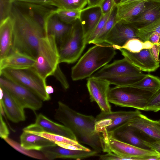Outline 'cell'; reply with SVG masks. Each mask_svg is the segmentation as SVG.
I'll list each match as a JSON object with an SVG mask.
<instances>
[{
  "label": "cell",
  "mask_w": 160,
  "mask_h": 160,
  "mask_svg": "<svg viewBox=\"0 0 160 160\" xmlns=\"http://www.w3.org/2000/svg\"><path fill=\"white\" fill-rule=\"evenodd\" d=\"M143 142L147 147L150 149L156 151L160 155V141H149L143 140ZM159 160H160V157Z\"/></svg>",
  "instance_id": "cell-43"
},
{
  "label": "cell",
  "mask_w": 160,
  "mask_h": 160,
  "mask_svg": "<svg viewBox=\"0 0 160 160\" xmlns=\"http://www.w3.org/2000/svg\"><path fill=\"white\" fill-rule=\"evenodd\" d=\"M0 1V20L1 22L10 16L13 2L12 0Z\"/></svg>",
  "instance_id": "cell-38"
},
{
  "label": "cell",
  "mask_w": 160,
  "mask_h": 160,
  "mask_svg": "<svg viewBox=\"0 0 160 160\" xmlns=\"http://www.w3.org/2000/svg\"><path fill=\"white\" fill-rule=\"evenodd\" d=\"M110 84L104 79L90 77L87 79V86L90 101L96 102L102 112H108L112 111L108 100Z\"/></svg>",
  "instance_id": "cell-12"
},
{
  "label": "cell",
  "mask_w": 160,
  "mask_h": 160,
  "mask_svg": "<svg viewBox=\"0 0 160 160\" xmlns=\"http://www.w3.org/2000/svg\"><path fill=\"white\" fill-rule=\"evenodd\" d=\"M9 134V129L2 118V115L0 113V136L1 138L5 139L8 138Z\"/></svg>",
  "instance_id": "cell-42"
},
{
  "label": "cell",
  "mask_w": 160,
  "mask_h": 160,
  "mask_svg": "<svg viewBox=\"0 0 160 160\" xmlns=\"http://www.w3.org/2000/svg\"><path fill=\"white\" fill-rule=\"evenodd\" d=\"M145 111L155 112L160 111V87L149 98Z\"/></svg>",
  "instance_id": "cell-37"
},
{
  "label": "cell",
  "mask_w": 160,
  "mask_h": 160,
  "mask_svg": "<svg viewBox=\"0 0 160 160\" xmlns=\"http://www.w3.org/2000/svg\"><path fill=\"white\" fill-rule=\"evenodd\" d=\"M154 44L148 41H143L138 38H133L128 41L120 49H124L132 52H138L144 49H150Z\"/></svg>",
  "instance_id": "cell-32"
},
{
  "label": "cell",
  "mask_w": 160,
  "mask_h": 160,
  "mask_svg": "<svg viewBox=\"0 0 160 160\" xmlns=\"http://www.w3.org/2000/svg\"><path fill=\"white\" fill-rule=\"evenodd\" d=\"M153 93L131 87L116 86L110 88L108 100L110 103L117 106L145 111Z\"/></svg>",
  "instance_id": "cell-6"
},
{
  "label": "cell",
  "mask_w": 160,
  "mask_h": 160,
  "mask_svg": "<svg viewBox=\"0 0 160 160\" xmlns=\"http://www.w3.org/2000/svg\"><path fill=\"white\" fill-rule=\"evenodd\" d=\"M104 0H88V4L87 7L91 8L99 6Z\"/></svg>",
  "instance_id": "cell-46"
},
{
  "label": "cell",
  "mask_w": 160,
  "mask_h": 160,
  "mask_svg": "<svg viewBox=\"0 0 160 160\" xmlns=\"http://www.w3.org/2000/svg\"><path fill=\"white\" fill-rule=\"evenodd\" d=\"M23 131L45 132L66 137L77 141L72 132L65 126L56 123L42 114L38 115L35 122L23 129Z\"/></svg>",
  "instance_id": "cell-13"
},
{
  "label": "cell",
  "mask_w": 160,
  "mask_h": 160,
  "mask_svg": "<svg viewBox=\"0 0 160 160\" xmlns=\"http://www.w3.org/2000/svg\"><path fill=\"white\" fill-rule=\"evenodd\" d=\"M142 71L124 58L107 64L93 74L90 77L100 79L118 76L139 74Z\"/></svg>",
  "instance_id": "cell-14"
},
{
  "label": "cell",
  "mask_w": 160,
  "mask_h": 160,
  "mask_svg": "<svg viewBox=\"0 0 160 160\" xmlns=\"http://www.w3.org/2000/svg\"><path fill=\"white\" fill-rule=\"evenodd\" d=\"M129 86L153 93L160 87V78L153 75L146 74L142 79Z\"/></svg>",
  "instance_id": "cell-29"
},
{
  "label": "cell",
  "mask_w": 160,
  "mask_h": 160,
  "mask_svg": "<svg viewBox=\"0 0 160 160\" xmlns=\"http://www.w3.org/2000/svg\"><path fill=\"white\" fill-rule=\"evenodd\" d=\"M81 11L58 8L55 12L62 21L67 24H71L79 19Z\"/></svg>",
  "instance_id": "cell-35"
},
{
  "label": "cell",
  "mask_w": 160,
  "mask_h": 160,
  "mask_svg": "<svg viewBox=\"0 0 160 160\" xmlns=\"http://www.w3.org/2000/svg\"><path fill=\"white\" fill-rule=\"evenodd\" d=\"M34 59L24 54L11 51L3 58L0 60V70L7 68H24L33 67Z\"/></svg>",
  "instance_id": "cell-26"
},
{
  "label": "cell",
  "mask_w": 160,
  "mask_h": 160,
  "mask_svg": "<svg viewBox=\"0 0 160 160\" xmlns=\"http://www.w3.org/2000/svg\"><path fill=\"white\" fill-rule=\"evenodd\" d=\"M102 15L99 6L86 7L81 10L79 20L87 44L89 37Z\"/></svg>",
  "instance_id": "cell-19"
},
{
  "label": "cell",
  "mask_w": 160,
  "mask_h": 160,
  "mask_svg": "<svg viewBox=\"0 0 160 160\" xmlns=\"http://www.w3.org/2000/svg\"><path fill=\"white\" fill-rule=\"evenodd\" d=\"M146 74L142 73L108 78L104 79L110 84L118 86H129L142 79Z\"/></svg>",
  "instance_id": "cell-30"
},
{
  "label": "cell",
  "mask_w": 160,
  "mask_h": 160,
  "mask_svg": "<svg viewBox=\"0 0 160 160\" xmlns=\"http://www.w3.org/2000/svg\"><path fill=\"white\" fill-rule=\"evenodd\" d=\"M119 50L124 58L142 71L153 72L160 66V62L156 60L150 49H144L135 53L122 48Z\"/></svg>",
  "instance_id": "cell-15"
},
{
  "label": "cell",
  "mask_w": 160,
  "mask_h": 160,
  "mask_svg": "<svg viewBox=\"0 0 160 160\" xmlns=\"http://www.w3.org/2000/svg\"><path fill=\"white\" fill-rule=\"evenodd\" d=\"M159 122H160V120H159Z\"/></svg>",
  "instance_id": "cell-53"
},
{
  "label": "cell",
  "mask_w": 160,
  "mask_h": 160,
  "mask_svg": "<svg viewBox=\"0 0 160 160\" xmlns=\"http://www.w3.org/2000/svg\"><path fill=\"white\" fill-rule=\"evenodd\" d=\"M13 22L12 51L26 55L35 60L45 30L31 20L13 3L10 16Z\"/></svg>",
  "instance_id": "cell-2"
},
{
  "label": "cell",
  "mask_w": 160,
  "mask_h": 160,
  "mask_svg": "<svg viewBox=\"0 0 160 160\" xmlns=\"http://www.w3.org/2000/svg\"><path fill=\"white\" fill-rule=\"evenodd\" d=\"M104 43L89 48L71 69V77L74 81L90 77L108 64L116 54L112 46Z\"/></svg>",
  "instance_id": "cell-3"
},
{
  "label": "cell",
  "mask_w": 160,
  "mask_h": 160,
  "mask_svg": "<svg viewBox=\"0 0 160 160\" xmlns=\"http://www.w3.org/2000/svg\"><path fill=\"white\" fill-rule=\"evenodd\" d=\"M13 3L45 32L48 18L58 8L50 3L16 1L13 2Z\"/></svg>",
  "instance_id": "cell-11"
},
{
  "label": "cell",
  "mask_w": 160,
  "mask_h": 160,
  "mask_svg": "<svg viewBox=\"0 0 160 160\" xmlns=\"http://www.w3.org/2000/svg\"><path fill=\"white\" fill-rule=\"evenodd\" d=\"M128 123L114 131L110 137L141 148L151 149L143 143V141L144 139L139 136L138 132L133 128L129 126Z\"/></svg>",
  "instance_id": "cell-23"
},
{
  "label": "cell",
  "mask_w": 160,
  "mask_h": 160,
  "mask_svg": "<svg viewBox=\"0 0 160 160\" xmlns=\"http://www.w3.org/2000/svg\"><path fill=\"white\" fill-rule=\"evenodd\" d=\"M133 38H138L137 29L130 23L117 22L108 33L104 43L112 46L115 49H118L128 41Z\"/></svg>",
  "instance_id": "cell-16"
},
{
  "label": "cell",
  "mask_w": 160,
  "mask_h": 160,
  "mask_svg": "<svg viewBox=\"0 0 160 160\" xmlns=\"http://www.w3.org/2000/svg\"><path fill=\"white\" fill-rule=\"evenodd\" d=\"M138 132L154 141H160V122L150 119L141 113L128 123Z\"/></svg>",
  "instance_id": "cell-18"
},
{
  "label": "cell",
  "mask_w": 160,
  "mask_h": 160,
  "mask_svg": "<svg viewBox=\"0 0 160 160\" xmlns=\"http://www.w3.org/2000/svg\"><path fill=\"white\" fill-rule=\"evenodd\" d=\"M142 0H121L120 2L118 4L126 3L132 2L140 1Z\"/></svg>",
  "instance_id": "cell-49"
},
{
  "label": "cell",
  "mask_w": 160,
  "mask_h": 160,
  "mask_svg": "<svg viewBox=\"0 0 160 160\" xmlns=\"http://www.w3.org/2000/svg\"><path fill=\"white\" fill-rule=\"evenodd\" d=\"M5 141L10 146L17 151L30 157L36 159L47 160L46 158L41 152L35 151V150L27 149L22 147L18 142L8 137L4 139Z\"/></svg>",
  "instance_id": "cell-36"
},
{
  "label": "cell",
  "mask_w": 160,
  "mask_h": 160,
  "mask_svg": "<svg viewBox=\"0 0 160 160\" xmlns=\"http://www.w3.org/2000/svg\"><path fill=\"white\" fill-rule=\"evenodd\" d=\"M154 1H156L157 2H160V0H153Z\"/></svg>",
  "instance_id": "cell-51"
},
{
  "label": "cell",
  "mask_w": 160,
  "mask_h": 160,
  "mask_svg": "<svg viewBox=\"0 0 160 160\" xmlns=\"http://www.w3.org/2000/svg\"><path fill=\"white\" fill-rule=\"evenodd\" d=\"M13 2L18 1L23 2H37L40 3H50L51 0H12Z\"/></svg>",
  "instance_id": "cell-47"
},
{
  "label": "cell",
  "mask_w": 160,
  "mask_h": 160,
  "mask_svg": "<svg viewBox=\"0 0 160 160\" xmlns=\"http://www.w3.org/2000/svg\"><path fill=\"white\" fill-rule=\"evenodd\" d=\"M52 76L59 82L65 90L68 89L69 85L65 75L61 70L59 64L58 65Z\"/></svg>",
  "instance_id": "cell-40"
},
{
  "label": "cell",
  "mask_w": 160,
  "mask_h": 160,
  "mask_svg": "<svg viewBox=\"0 0 160 160\" xmlns=\"http://www.w3.org/2000/svg\"><path fill=\"white\" fill-rule=\"evenodd\" d=\"M21 146L27 149L41 151L43 148L57 145L46 138L23 131L20 136Z\"/></svg>",
  "instance_id": "cell-27"
},
{
  "label": "cell",
  "mask_w": 160,
  "mask_h": 160,
  "mask_svg": "<svg viewBox=\"0 0 160 160\" xmlns=\"http://www.w3.org/2000/svg\"><path fill=\"white\" fill-rule=\"evenodd\" d=\"M153 32L160 35V17L148 25L137 29L138 38L144 41H148L150 36Z\"/></svg>",
  "instance_id": "cell-34"
},
{
  "label": "cell",
  "mask_w": 160,
  "mask_h": 160,
  "mask_svg": "<svg viewBox=\"0 0 160 160\" xmlns=\"http://www.w3.org/2000/svg\"><path fill=\"white\" fill-rule=\"evenodd\" d=\"M160 35L156 32H153L150 36L148 41L153 44L158 43L160 38Z\"/></svg>",
  "instance_id": "cell-45"
},
{
  "label": "cell",
  "mask_w": 160,
  "mask_h": 160,
  "mask_svg": "<svg viewBox=\"0 0 160 160\" xmlns=\"http://www.w3.org/2000/svg\"><path fill=\"white\" fill-rule=\"evenodd\" d=\"M104 152H112L128 160H159L160 154L152 149H145L118 140L112 137L104 141Z\"/></svg>",
  "instance_id": "cell-9"
},
{
  "label": "cell",
  "mask_w": 160,
  "mask_h": 160,
  "mask_svg": "<svg viewBox=\"0 0 160 160\" xmlns=\"http://www.w3.org/2000/svg\"><path fill=\"white\" fill-rule=\"evenodd\" d=\"M58 105L54 118L69 128L79 143L89 146L99 153L103 152V138L95 129V118L77 112L61 101Z\"/></svg>",
  "instance_id": "cell-1"
},
{
  "label": "cell",
  "mask_w": 160,
  "mask_h": 160,
  "mask_svg": "<svg viewBox=\"0 0 160 160\" xmlns=\"http://www.w3.org/2000/svg\"><path fill=\"white\" fill-rule=\"evenodd\" d=\"M146 1L117 4V22L131 23L141 12Z\"/></svg>",
  "instance_id": "cell-24"
},
{
  "label": "cell",
  "mask_w": 160,
  "mask_h": 160,
  "mask_svg": "<svg viewBox=\"0 0 160 160\" xmlns=\"http://www.w3.org/2000/svg\"><path fill=\"white\" fill-rule=\"evenodd\" d=\"M160 17V2L146 0L141 13L130 24L137 29L148 25Z\"/></svg>",
  "instance_id": "cell-20"
},
{
  "label": "cell",
  "mask_w": 160,
  "mask_h": 160,
  "mask_svg": "<svg viewBox=\"0 0 160 160\" xmlns=\"http://www.w3.org/2000/svg\"><path fill=\"white\" fill-rule=\"evenodd\" d=\"M58 48L54 37L47 34L42 40L32 68L46 80L52 76L59 63Z\"/></svg>",
  "instance_id": "cell-5"
},
{
  "label": "cell",
  "mask_w": 160,
  "mask_h": 160,
  "mask_svg": "<svg viewBox=\"0 0 160 160\" xmlns=\"http://www.w3.org/2000/svg\"><path fill=\"white\" fill-rule=\"evenodd\" d=\"M46 91L49 94L53 93L54 92V89L50 85H47L45 88Z\"/></svg>",
  "instance_id": "cell-48"
},
{
  "label": "cell",
  "mask_w": 160,
  "mask_h": 160,
  "mask_svg": "<svg viewBox=\"0 0 160 160\" xmlns=\"http://www.w3.org/2000/svg\"><path fill=\"white\" fill-rule=\"evenodd\" d=\"M87 44L79 19L72 24L71 31L58 47L59 63L72 64L79 59Z\"/></svg>",
  "instance_id": "cell-7"
},
{
  "label": "cell",
  "mask_w": 160,
  "mask_h": 160,
  "mask_svg": "<svg viewBox=\"0 0 160 160\" xmlns=\"http://www.w3.org/2000/svg\"><path fill=\"white\" fill-rule=\"evenodd\" d=\"M0 76L28 89L42 101L50 99L45 90L46 80L32 67L24 68H7L0 70Z\"/></svg>",
  "instance_id": "cell-4"
},
{
  "label": "cell",
  "mask_w": 160,
  "mask_h": 160,
  "mask_svg": "<svg viewBox=\"0 0 160 160\" xmlns=\"http://www.w3.org/2000/svg\"><path fill=\"white\" fill-rule=\"evenodd\" d=\"M118 7L115 4L111 11L110 16L102 30L91 43L98 44L104 42L108 33L117 22Z\"/></svg>",
  "instance_id": "cell-28"
},
{
  "label": "cell",
  "mask_w": 160,
  "mask_h": 160,
  "mask_svg": "<svg viewBox=\"0 0 160 160\" xmlns=\"http://www.w3.org/2000/svg\"><path fill=\"white\" fill-rule=\"evenodd\" d=\"M0 87L7 91L23 108L39 109L42 100L27 88L0 76Z\"/></svg>",
  "instance_id": "cell-10"
},
{
  "label": "cell",
  "mask_w": 160,
  "mask_h": 160,
  "mask_svg": "<svg viewBox=\"0 0 160 160\" xmlns=\"http://www.w3.org/2000/svg\"><path fill=\"white\" fill-rule=\"evenodd\" d=\"M115 4H116L113 0H104L99 6L102 15H105L111 11Z\"/></svg>",
  "instance_id": "cell-41"
},
{
  "label": "cell",
  "mask_w": 160,
  "mask_h": 160,
  "mask_svg": "<svg viewBox=\"0 0 160 160\" xmlns=\"http://www.w3.org/2000/svg\"><path fill=\"white\" fill-rule=\"evenodd\" d=\"M27 132L44 137L55 143L59 142L70 144L78 147L81 150L88 151L91 150L89 148L82 145L78 141L61 135L43 131Z\"/></svg>",
  "instance_id": "cell-31"
},
{
  "label": "cell",
  "mask_w": 160,
  "mask_h": 160,
  "mask_svg": "<svg viewBox=\"0 0 160 160\" xmlns=\"http://www.w3.org/2000/svg\"><path fill=\"white\" fill-rule=\"evenodd\" d=\"M158 43L160 44V38H159V41L158 42Z\"/></svg>",
  "instance_id": "cell-52"
},
{
  "label": "cell",
  "mask_w": 160,
  "mask_h": 160,
  "mask_svg": "<svg viewBox=\"0 0 160 160\" xmlns=\"http://www.w3.org/2000/svg\"><path fill=\"white\" fill-rule=\"evenodd\" d=\"M111 12V11L107 14L102 15L94 30L89 37L88 44H91L92 42L94 40L102 30L109 17Z\"/></svg>",
  "instance_id": "cell-39"
},
{
  "label": "cell",
  "mask_w": 160,
  "mask_h": 160,
  "mask_svg": "<svg viewBox=\"0 0 160 160\" xmlns=\"http://www.w3.org/2000/svg\"><path fill=\"white\" fill-rule=\"evenodd\" d=\"M0 60H1L8 56L12 51L13 25L11 16L0 22Z\"/></svg>",
  "instance_id": "cell-25"
},
{
  "label": "cell",
  "mask_w": 160,
  "mask_h": 160,
  "mask_svg": "<svg viewBox=\"0 0 160 160\" xmlns=\"http://www.w3.org/2000/svg\"><path fill=\"white\" fill-rule=\"evenodd\" d=\"M72 26V24H67L62 21L55 12L48 20L46 33L54 37L58 48L69 34Z\"/></svg>",
  "instance_id": "cell-21"
},
{
  "label": "cell",
  "mask_w": 160,
  "mask_h": 160,
  "mask_svg": "<svg viewBox=\"0 0 160 160\" xmlns=\"http://www.w3.org/2000/svg\"><path fill=\"white\" fill-rule=\"evenodd\" d=\"M141 113L138 109L134 111L101 112L95 118V130L101 135L104 141L115 130Z\"/></svg>",
  "instance_id": "cell-8"
},
{
  "label": "cell",
  "mask_w": 160,
  "mask_h": 160,
  "mask_svg": "<svg viewBox=\"0 0 160 160\" xmlns=\"http://www.w3.org/2000/svg\"><path fill=\"white\" fill-rule=\"evenodd\" d=\"M2 89L3 95L2 98L0 100V105L2 107L8 119L14 123L24 121L26 119V116L24 108L7 91Z\"/></svg>",
  "instance_id": "cell-22"
},
{
  "label": "cell",
  "mask_w": 160,
  "mask_h": 160,
  "mask_svg": "<svg viewBox=\"0 0 160 160\" xmlns=\"http://www.w3.org/2000/svg\"><path fill=\"white\" fill-rule=\"evenodd\" d=\"M47 160L58 158L82 160L97 156L99 152L95 150L85 151L66 149L57 145L43 148L40 151Z\"/></svg>",
  "instance_id": "cell-17"
},
{
  "label": "cell",
  "mask_w": 160,
  "mask_h": 160,
  "mask_svg": "<svg viewBox=\"0 0 160 160\" xmlns=\"http://www.w3.org/2000/svg\"><path fill=\"white\" fill-rule=\"evenodd\" d=\"M150 50L156 60L160 62V60L159 58L160 52V44L158 43L154 44L152 47L150 48Z\"/></svg>",
  "instance_id": "cell-44"
},
{
  "label": "cell",
  "mask_w": 160,
  "mask_h": 160,
  "mask_svg": "<svg viewBox=\"0 0 160 160\" xmlns=\"http://www.w3.org/2000/svg\"><path fill=\"white\" fill-rule=\"evenodd\" d=\"M50 4L58 8L82 10L88 4V0H51Z\"/></svg>",
  "instance_id": "cell-33"
},
{
  "label": "cell",
  "mask_w": 160,
  "mask_h": 160,
  "mask_svg": "<svg viewBox=\"0 0 160 160\" xmlns=\"http://www.w3.org/2000/svg\"><path fill=\"white\" fill-rule=\"evenodd\" d=\"M113 1L116 4H118L120 2L121 0H113Z\"/></svg>",
  "instance_id": "cell-50"
}]
</instances>
